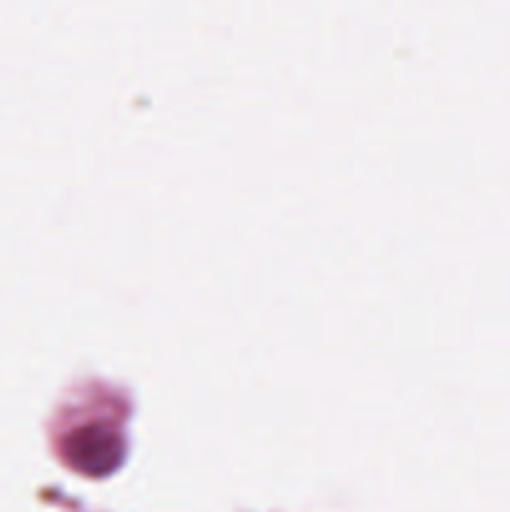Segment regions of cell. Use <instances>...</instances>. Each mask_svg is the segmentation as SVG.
Returning a JSON list of instances; mask_svg holds the SVG:
<instances>
[{"label":"cell","instance_id":"obj_1","mask_svg":"<svg viewBox=\"0 0 510 512\" xmlns=\"http://www.w3.org/2000/svg\"><path fill=\"white\" fill-rule=\"evenodd\" d=\"M95 403H85V423L73 425L68 433L60 435V453L73 468L83 473L100 475L113 468L123 455L125 435L123 420L115 418V403L105 400L98 418L93 415Z\"/></svg>","mask_w":510,"mask_h":512}]
</instances>
